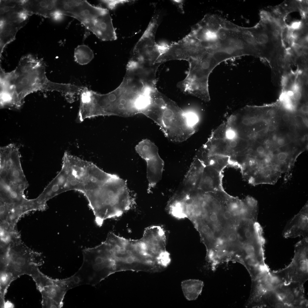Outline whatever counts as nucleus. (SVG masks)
I'll use <instances>...</instances> for the list:
<instances>
[{
    "label": "nucleus",
    "instance_id": "obj_1",
    "mask_svg": "<svg viewBox=\"0 0 308 308\" xmlns=\"http://www.w3.org/2000/svg\"><path fill=\"white\" fill-rule=\"evenodd\" d=\"M189 34L199 54L197 59L212 71L226 60L254 53L255 46L248 28L217 15H206L192 27Z\"/></svg>",
    "mask_w": 308,
    "mask_h": 308
},
{
    "label": "nucleus",
    "instance_id": "obj_2",
    "mask_svg": "<svg viewBox=\"0 0 308 308\" xmlns=\"http://www.w3.org/2000/svg\"><path fill=\"white\" fill-rule=\"evenodd\" d=\"M38 91H57L67 96L76 93V85L52 82L47 78L42 61L31 55L22 57L15 70L0 67V107L19 109L25 97Z\"/></svg>",
    "mask_w": 308,
    "mask_h": 308
},
{
    "label": "nucleus",
    "instance_id": "obj_3",
    "mask_svg": "<svg viewBox=\"0 0 308 308\" xmlns=\"http://www.w3.org/2000/svg\"><path fill=\"white\" fill-rule=\"evenodd\" d=\"M101 261L108 273L126 271L147 272L149 258L142 238L127 239L111 232L99 245Z\"/></svg>",
    "mask_w": 308,
    "mask_h": 308
},
{
    "label": "nucleus",
    "instance_id": "obj_4",
    "mask_svg": "<svg viewBox=\"0 0 308 308\" xmlns=\"http://www.w3.org/2000/svg\"><path fill=\"white\" fill-rule=\"evenodd\" d=\"M87 199L100 227L106 220L121 216L133 204L126 181L110 173L100 181Z\"/></svg>",
    "mask_w": 308,
    "mask_h": 308
},
{
    "label": "nucleus",
    "instance_id": "obj_5",
    "mask_svg": "<svg viewBox=\"0 0 308 308\" xmlns=\"http://www.w3.org/2000/svg\"><path fill=\"white\" fill-rule=\"evenodd\" d=\"M143 114L155 122L166 137L173 142L185 141L196 131V125L189 113L157 89L151 93L149 104Z\"/></svg>",
    "mask_w": 308,
    "mask_h": 308
},
{
    "label": "nucleus",
    "instance_id": "obj_6",
    "mask_svg": "<svg viewBox=\"0 0 308 308\" xmlns=\"http://www.w3.org/2000/svg\"><path fill=\"white\" fill-rule=\"evenodd\" d=\"M57 12L75 18L98 38L112 41L117 37L108 10L93 5L86 0H57Z\"/></svg>",
    "mask_w": 308,
    "mask_h": 308
},
{
    "label": "nucleus",
    "instance_id": "obj_7",
    "mask_svg": "<svg viewBox=\"0 0 308 308\" xmlns=\"http://www.w3.org/2000/svg\"><path fill=\"white\" fill-rule=\"evenodd\" d=\"M0 258V289H7L11 282L24 274L30 276L36 266L43 261L40 255L17 240L11 243Z\"/></svg>",
    "mask_w": 308,
    "mask_h": 308
},
{
    "label": "nucleus",
    "instance_id": "obj_8",
    "mask_svg": "<svg viewBox=\"0 0 308 308\" xmlns=\"http://www.w3.org/2000/svg\"><path fill=\"white\" fill-rule=\"evenodd\" d=\"M304 284L297 282L282 283L264 293L257 308H307Z\"/></svg>",
    "mask_w": 308,
    "mask_h": 308
},
{
    "label": "nucleus",
    "instance_id": "obj_9",
    "mask_svg": "<svg viewBox=\"0 0 308 308\" xmlns=\"http://www.w3.org/2000/svg\"><path fill=\"white\" fill-rule=\"evenodd\" d=\"M159 21V15L155 14L135 46L130 60L145 66L161 64L157 63V60L164 52L167 44L155 42V34Z\"/></svg>",
    "mask_w": 308,
    "mask_h": 308
},
{
    "label": "nucleus",
    "instance_id": "obj_10",
    "mask_svg": "<svg viewBox=\"0 0 308 308\" xmlns=\"http://www.w3.org/2000/svg\"><path fill=\"white\" fill-rule=\"evenodd\" d=\"M138 154L147 163V191L150 192L161 179L164 163L158 153L157 146L150 140H142L135 147Z\"/></svg>",
    "mask_w": 308,
    "mask_h": 308
},
{
    "label": "nucleus",
    "instance_id": "obj_11",
    "mask_svg": "<svg viewBox=\"0 0 308 308\" xmlns=\"http://www.w3.org/2000/svg\"><path fill=\"white\" fill-rule=\"evenodd\" d=\"M42 296L43 308L62 307L63 300L69 290L66 279H53L42 274L36 282Z\"/></svg>",
    "mask_w": 308,
    "mask_h": 308
},
{
    "label": "nucleus",
    "instance_id": "obj_12",
    "mask_svg": "<svg viewBox=\"0 0 308 308\" xmlns=\"http://www.w3.org/2000/svg\"><path fill=\"white\" fill-rule=\"evenodd\" d=\"M283 270L289 282L304 284L308 279V237L303 238L296 243L291 262Z\"/></svg>",
    "mask_w": 308,
    "mask_h": 308
},
{
    "label": "nucleus",
    "instance_id": "obj_13",
    "mask_svg": "<svg viewBox=\"0 0 308 308\" xmlns=\"http://www.w3.org/2000/svg\"><path fill=\"white\" fill-rule=\"evenodd\" d=\"M30 16L24 9L8 11L0 15V57L4 48L15 39L17 33L26 24Z\"/></svg>",
    "mask_w": 308,
    "mask_h": 308
},
{
    "label": "nucleus",
    "instance_id": "obj_14",
    "mask_svg": "<svg viewBox=\"0 0 308 308\" xmlns=\"http://www.w3.org/2000/svg\"><path fill=\"white\" fill-rule=\"evenodd\" d=\"M308 205L307 202L299 212L287 224L283 232L285 238L302 236L308 237Z\"/></svg>",
    "mask_w": 308,
    "mask_h": 308
},
{
    "label": "nucleus",
    "instance_id": "obj_15",
    "mask_svg": "<svg viewBox=\"0 0 308 308\" xmlns=\"http://www.w3.org/2000/svg\"><path fill=\"white\" fill-rule=\"evenodd\" d=\"M204 167L200 161L194 158L185 176L183 187L180 191H187L198 189Z\"/></svg>",
    "mask_w": 308,
    "mask_h": 308
},
{
    "label": "nucleus",
    "instance_id": "obj_16",
    "mask_svg": "<svg viewBox=\"0 0 308 308\" xmlns=\"http://www.w3.org/2000/svg\"><path fill=\"white\" fill-rule=\"evenodd\" d=\"M23 6L31 15L52 17L55 11V0H23Z\"/></svg>",
    "mask_w": 308,
    "mask_h": 308
},
{
    "label": "nucleus",
    "instance_id": "obj_17",
    "mask_svg": "<svg viewBox=\"0 0 308 308\" xmlns=\"http://www.w3.org/2000/svg\"><path fill=\"white\" fill-rule=\"evenodd\" d=\"M203 286L202 281L195 279L185 280L181 283L184 295L189 301L194 300L198 298L202 292Z\"/></svg>",
    "mask_w": 308,
    "mask_h": 308
},
{
    "label": "nucleus",
    "instance_id": "obj_18",
    "mask_svg": "<svg viewBox=\"0 0 308 308\" xmlns=\"http://www.w3.org/2000/svg\"><path fill=\"white\" fill-rule=\"evenodd\" d=\"M94 57L93 51L86 45H78L75 49V60L80 65H84L88 64L92 60Z\"/></svg>",
    "mask_w": 308,
    "mask_h": 308
},
{
    "label": "nucleus",
    "instance_id": "obj_19",
    "mask_svg": "<svg viewBox=\"0 0 308 308\" xmlns=\"http://www.w3.org/2000/svg\"><path fill=\"white\" fill-rule=\"evenodd\" d=\"M101 1L106 4L109 8L112 9L119 4L129 1L128 0H103Z\"/></svg>",
    "mask_w": 308,
    "mask_h": 308
},
{
    "label": "nucleus",
    "instance_id": "obj_20",
    "mask_svg": "<svg viewBox=\"0 0 308 308\" xmlns=\"http://www.w3.org/2000/svg\"><path fill=\"white\" fill-rule=\"evenodd\" d=\"M171 1L175 5L179 11L182 13H184L183 9L184 1L183 0H172Z\"/></svg>",
    "mask_w": 308,
    "mask_h": 308
},
{
    "label": "nucleus",
    "instance_id": "obj_21",
    "mask_svg": "<svg viewBox=\"0 0 308 308\" xmlns=\"http://www.w3.org/2000/svg\"><path fill=\"white\" fill-rule=\"evenodd\" d=\"M229 147L231 148H235L238 144V142L234 139H229Z\"/></svg>",
    "mask_w": 308,
    "mask_h": 308
},
{
    "label": "nucleus",
    "instance_id": "obj_22",
    "mask_svg": "<svg viewBox=\"0 0 308 308\" xmlns=\"http://www.w3.org/2000/svg\"><path fill=\"white\" fill-rule=\"evenodd\" d=\"M300 112L303 114H308V108L307 104H305L303 105L300 108Z\"/></svg>",
    "mask_w": 308,
    "mask_h": 308
},
{
    "label": "nucleus",
    "instance_id": "obj_23",
    "mask_svg": "<svg viewBox=\"0 0 308 308\" xmlns=\"http://www.w3.org/2000/svg\"><path fill=\"white\" fill-rule=\"evenodd\" d=\"M266 149L263 146H260L257 147L256 152L258 155H261L264 153Z\"/></svg>",
    "mask_w": 308,
    "mask_h": 308
},
{
    "label": "nucleus",
    "instance_id": "obj_24",
    "mask_svg": "<svg viewBox=\"0 0 308 308\" xmlns=\"http://www.w3.org/2000/svg\"><path fill=\"white\" fill-rule=\"evenodd\" d=\"M277 143L279 146H282L284 145L285 143L284 139L282 137H279L277 139Z\"/></svg>",
    "mask_w": 308,
    "mask_h": 308
},
{
    "label": "nucleus",
    "instance_id": "obj_25",
    "mask_svg": "<svg viewBox=\"0 0 308 308\" xmlns=\"http://www.w3.org/2000/svg\"><path fill=\"white\" fill-rule=\"evenodd\" d=\"M250 124H253L256 123L258 121V119L255 117L252 116L249 118Z\"/></svg>",
    "mask_w": 308,
    "mask_h": 308
},
{
    "label": "nucleus",
    "instance_id": "obj_26",
    "mask_svg": "<svg viewBox=\"0 0 308 308\" xmlns=\"http://www.w3.org/2000/svg\"><path fill=\"white\" fill-rule=\"evenodd\" d=\"M282 119L284 121H287L290 119V116L288 113H284L282 115Z\"/></svg>",
    "mask_w": 308,
    "mask_h": 308
},
{
    "label": "nucleus",
    "instance_id": "obj_27",
    "mask_svg": "<svg viewBox=\"0 0 308 308\" xmlns=\"http://www.w3.org/2000/svg\"><path fill=\"white\" fill-rule=\"evenodd\" d=\"M242 124L246 125H250L249 118H243L242 121Z\"/></svg>",
    "mask_w": 308,
    "mask_h": 308
},
{
    "label": "nucleus",
    "instance_id": "obj_28",
    "mask_svg": "<svg viewBox=\"0 0 308 308\" xmlns=\"http://www.w3.org/2000/svg\"><path fill=\"white\" fill-rule=\"evenodd\" d=\"M296 128L297 127L294 124H291L289 127V130L291 131H295L296 129Z\"/></svg>",
    "mask_w": 308,
    "mask_h": 308
},
{
    "label": "nucleus",
    "instance_id": "obj_29",
    "mask_svg": "<svg viewBox=\"0 0 308 308\" xmlns=\"http://www.w3.org/2000/svg\"><path fill=\"white\" fill-rule=\"evenodd\" d=\"M275 129V126L273 125H270L268 126V129L270 131H273Z\"/></svg>",
    "mask_w": 308,
    "mask_h": 308
},
{
    "label": "nucleus",
    "instance_id": "obj_30",
    "mask_svg": "<svg viewBox=\"0 0 308 308\" xmlns=\"http://www.w3.org/2000/svg\"><path fill=\"white\" fill-rule=\"evenodd\" d=\"M35 199V202H36V208L35 209V210H38V204H37V202H36V201H35V200H35V199ZM16 210H17H17H19V211H23V212H25V213H26V212H26V211H23V210H15V211H16ZM12 211H13V210H12Z\"/></svg>",
    "mask_w": 308,
    "mask_h": 308
},
{
    "label": "nucleus",
    "instance_id": "obj_31",
    "mask_svg": "<svg viewBox=\"0 0 308 308\" xmlns=\"http://www.w3.org/2000/svg\"><path fill=\"white\" fill-rule=\"evenodd\" d=\"M303 120H304V123H305V124L306 125H307V121H308L307 120V119H305Z\"/></svg>",
    "mask_w": 308,
    "mask_h": 308
}]
</instances>
